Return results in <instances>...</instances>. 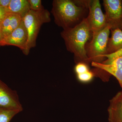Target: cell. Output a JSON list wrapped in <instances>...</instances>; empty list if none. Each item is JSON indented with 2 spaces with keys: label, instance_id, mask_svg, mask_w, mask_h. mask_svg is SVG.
Listing matches in <instances>:
<instances>
[{
  "label": "cell",
  "instance_id": "6da1fadb",
  "mask_svg": "<svg viewBox=\"0 0 122 122\" xmlns=\"http://www.w3.org/2000/svg\"><path fill=\"white\" fill-rule=\"evenodd\" d=\"M89 9L85 0H54L51 13L55 24L63 30L71 28L87 17Z\"/></svg>",
  "mask_w": 122,
  "mask_h": 122
},
{
  "label": "cell",
  "instance_id": "7a4b0ae2",
  "mask_svg": "<svg viewBox=\"0 0 122 122\" xmlns=\"http://www.w3.org/2000/svg\"><path fill=\"white\" fill-rule=\"evenodd\" d=\"M61 34L67 51L73 54L76 64L82 62L89 65L91 62L86 55L85 46L91 40L93 33L86 19L73 28L63 30Z\"/></svg>",
  "mask_w": 122,
  "mask_h": 122
},
{
  "label": "cell",
  "instance_id": "3957f363",
  "mask_svg": "<svg viewBox=\"0 0 122 122\" xmlns=\"http://www.w3.org/2000/svg\"><path fill=\"white\" fill-rule=\"evenodd\" d=\"M22 20L28 36L27 46L24 54L28 55L30 49L36 46L37 38L42 25L50 22V13L45 9L39 11L30 10Z\"/></svg>",
  "mask_w": 122,
  "mask_h": 122
},
{
  "label": "cell",
  "instance_id": "277c9868",
  "mask_svg": "<svg viewBox=\"0 0 122 122\" xmlns=\"http://www.w3.org/2000/svg\"><path fill=\"white\" fill-rule=\"evenodd\" d=\"M110 30V27L107 26L99 32L93 33L91 40L86 44V52L91 63H102L106 61Z\"/></svg>",
  "mask_w": 122,
  "mask_h": 122
},
{
  "label": "cell",
  "instance_id": "5b68a950",
  "mask_svg": "<svg viewBox=\"0 0 122 122\" xmlns=\"http://www.w3.org/2000/svg\"><path fill=\"white\" fill-rule=\"evenodd\" d=\"M91 65L95 68L92 70L95 76L100 77L103 81H109L113 75L117 80L122 89V56L107 64L92 62Z\"/></svg>",
  "mask_w": 122,
  "mask_h": 122
},
{
  "label": "cell",
  "instance_id": "8992f818",
  "mask_svg": "<svg viewBox=\"0 0 122 122\" xmlns=\"http://www.w3.org/2000/svg\"><path fill=\"white\" fill-rule=\"evenodd\" d=\"M86 19L92 33L97 32L107 26L106 15L103 13L100 1L90 0Z\"/></svg>",
  "mask_w": 122,
  "mask_h": 122
},
{
  "label": "cell",
  "instance_id": "52a82bcc",
  "mask_svg": "<svg viewBox=\"0 0 122 122\" xmlns=\"http://www.w3.org/2000/svg\"><path fill=\"white\" fill-rule=\"evenodd\" d=\"M107 26L110 30L120 29L122 25V0H103Z\"/></svg>",
  "mask_w": 122,
  "mask_h": 122
},
{
  "label": "cell",
  "instance_id": "ba28073f",
  "mask_svg": "<svg viewBox=\"0 0 122 122\" xmlns=\"http://www.w3.org/2000/svg\"><path fill=\"white\" fill-rule=\"evenodd\" d=\"M0 109L17 111L23 110L18 95L0 79Z\"/></svg>",
  "mask_w": 122,
  "mask_h": 122
},
{
  "label": "cell",
  "instance_id": "9c48e42d",
  "mask_svg": "<svg viewBox=\"0 0 122 122\" xmlns=\"http://www.w3.org/2000/svg\"><path fill=\"white\" fill-rule=\"evenodd\" d=\"M28 33L23 20L19 26L9 35L2 39L0 46H12L20 48L23 53L26 50L28 42Z\"/></svg>",
  "mask_w": 122,
  "mask_h": 122
},
{
  "label": "cell",
  "instance_id": "30bf717a",
  "mask_svg": "<svg viewBox=\"0 0 122 122\" xmlns=\"http://www.w3.org/2000/svg\"><path fill=\"white\" fill-rule=\"evenodd\" d=\"M107 111L109 122H122V91L110 100Z\"/></svg>",
  "mask_w": 122,
  "mask_h": 122
},
{
  "label": "cell",
  "instance_id": "8fae6325",
  "mask_svg": "<svg viewBox=\"0 0 122 122\" xmlns=\"http://www.w3.org/2000/svg\"><path fill=\"white\" fill-rule=\"evenodd\" d=\"M22 20L20 15L15 14L7 13L0 24L3 38L9 35L20 25Z\"/></svg>",
  "mask_w": 122,
  "mask_h": 122
},
{
  "label": "cell",
  "instance_id": "7c38bea8",
  "mask_svg": "<svg viewBox=\"0 0 122 122\" xmlns=\"http://www.w3.org/2000/svg\"><path fill=\"white\" fill-rule=\"evenodd\" d=\"M111 30V36L107 42V55L113 53L122 49V30L117 28Z\"/></svg>",
  "mask_w": 122,
  "mask_h": 122
},
{
  "label": "cell",
  "instance_id": "4fadbf2b",
  "mask_svg": "<svg viewBox=\"0 0 122 122\" xmlns=\"http://www.w3.org/2000/svg\"><path fill=\"white\" fill-rule=\"evenodd\" d=\"M6 9L8 13L18 14L22 19L30 10L28 0H11Z\"/></svg>",
  "mask_w": 122,
  "mask_h": 122
},
{
  "label": "cell",
  "instance_id": "5bb4252c",
  "mask_svg": "<svg viewBox=\"0 0 122 122\" xmlns=\"http://www.w3.org/2000/svg\"><path fill=\"white\" fill-rule=\"evenodd\" d=\"M20 112L17 111L0 109V122H10Z\"/></svg>",
  "mask_w": 122,
  "mask_h": 122
},
{
  "label": "cell",
  "instance_id": "9a60e30c",
  "mask_svg": "<svg viewBox=\"0 0 122 122\" xmlns=\"http://www.w3.org/2000/svg\"><path fill=\"white\" fill-rule=\"evenodd\" d=\"M95 76L94 72L92 70L89 71L81 74L77 75V79L79 81L82 83H88L92 81Z\"/></svg>",
  "mask_w": 122,
  "mask_h": 122
},
{
  "label": "cell",
  "instance_id": "2e32d148",
  "mask_svg": "<svg viewBox=\"0 0 122 122\" xmlns=\"http://www.w3.org/2000/svg\"><path fill=\"white\" fill-rule=\"evenodd\" d=\"M74 70L76 75L83 73L90 70L89 65L82 62L76 63L75 67Z\"/></svg>",
  "mask_w": 122,
  "mask_h": 122
},
{
  "label": "cell",
  "instance_id": "e0dca14e",
  "mask_svg": "<svg viewBox=\"0 0 122 122\" xmlns=\"http://www.w3.org/2000/svg\"><path fill=\"white\" fill-rule=\"evenodd\" d=\"M30 10L34 11H39L44 9L42 5L41 0H28Z\"/></svg>",
  "mask_w": 122,
  "mask_h": 122
},
{
  "label": "cell",
  "instance_id": "ac0fdd59",
  "mask_svg": "<svg viewBox=\"0 0 122 122\" xmlns=\"http://www.w3.org/2000/svg\"><path fill=\"white\" fill-rule=\"evenodd\" d=\"M121 56H122V49L113 53L105 55V57L106 58V61L102 63L107 64L110 63L114 59Z\"/></svg>",
  "mask_w": 122,
  "mask_h": 122
},
{
  "label": "cell",
  "instance_id": "d6986e66",
  "mask_svg": "<svg viewBox=\"0 0 122 122\" xmlns=\"http://www.w3.org/2000/svg\"><path fill=\"white\" fill-rule=\"evenodd\" d=\"M8 13L6 8L0 6V24L4 19Z\"/></svg>",
  "mask_w": 122,
  "mask_h": 122
},
{
  "label": "cell",
  "instance_id": "ffe728a7",
  "mask_svg": "<svg viewBox=\"0 0 122 122\" xmlns=\"http://www.w3.org/2000/svg\"><path fill=\"white\" fill-rule=\"evenodd\" d=\"M11 2V0H0V6L7 8L8 7Z\"/></svg>",
  "mask_w": 122,
  "mask_h": 122
},
{
  "label": "cell",
  "instance_id": "44dd1931",
  "mask_svg": "<svg viewBox=\"0 0 122 122\" xmlns=\"http://www.w3.org/2000/svg\"><path fill=\"white\" fill-rule=\"evenodd\" d=\"M3 39V36H2V32H1V30L0 26V43L1 41Z\"/></svg>",
  "mask_w": 122,
  "mask_h": 122
},
{
  "label": "cell",
  "instance_id": "7402d4cb",
  "mask_svg": "<svg viewBox=\"0 0 122 122\" xmlns=\"http://www.w3.org/2000/svg\"><path fill=\"white\" fill-rule=\"evenodd\" d=\"M120 29H121V30H122V26H121V28H120Z\"/></svg>",
  "mask_w": 122,
  "mask_h": 122
}]
</instances>
